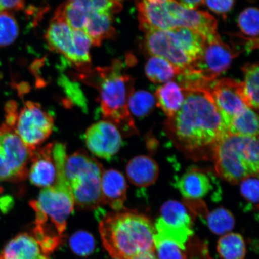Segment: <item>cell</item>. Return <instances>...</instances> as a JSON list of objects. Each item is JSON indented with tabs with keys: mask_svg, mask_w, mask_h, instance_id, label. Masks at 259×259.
Wrapping results in <instances>:
<instances>
[{
	"mask_svg": "<svg viewBox=\"0 0 259 259\" xmlns=\"http://www.w3.org/2000/svg\"><path fill=\"white\" fill-rule=\"evenodd\" d=\"M185 100L167 119L168 134L177 147L193 158H212L213 150L227 134L210 90H184Z\"/></svg>",
	"mask_w": 259,
	"mask_h": 259,
	"instance_id": "6da1fadb",
	"label": "cell"
},
{
	"mask_svg": "<svg viewBox=\"0 0 259 259\" xmlns=\"http://www.w3.org/2000/svg\"><path fill=\"white\" fill-rule=\"evenodd\" d=\"M122 67L121 61L116 60L111 66L91 70L78 76L99 90L100 109L105 120L115 125L121 135L129 136L138 134L128 105L134 92L135 80L122 73Z\"/></svg>",
	"mask_w": 259,
	"mask_h": 259,
	"instance_id": "7a4b0ae2",
	"label": "cell"
},
{
	"mask_svg": "<svg viewBox=\"0 0 259 259\" xmlns=\"http://www.w3.org/2000/svg\"><path fill=\"white\" fill-rule=\"evenodd\" d=\"M99 231L103 246L114 259H132L154 251V227L150 220L133 211L107 213L101 219Z\"/></svg>",
	"mask_w": 259,
	"mask_h": 259,
	"instance_id": "3957f363",
	"label": "cell"
},
{
	"mask_svg": "<svg viewBox=\"0 0 259 259\" xmlns=\"http://www.w3.org/2000/svg\"><path fill=\"white\" fill-rule=\"evenodd\" d=\"M258 137L226 134L217 144L212 155L217 174L237 184L245 178L258 176Z\"/></svg>",
	"mask_w": 259,
	"mask_h": 259,
	"instance_id": "277c9868",
	"label": "cell"
},
{
	"mask_svg": "<svg viewBox=\"0 0 259 259\" xmlns=\"http://www.w3.org/2000/svg\"><path fill=\"white\" fill-rule=\"evenodd\" d=\"M205 38L188 28L152 30L146 32L145 47L152 56L169 61L181 72L198 59L205 48Z\"/></svg>",
	"mask_w": 259,
	"mask_h": 259,
	"instance_id": "5b68a950",
	"label": "cell"
},
{
	"mask_svg": "<svg viewBox=\"0 0 259 259\" xmlns=\"http://www.w3.org/2000/svg\"><path fill=\"white\" fill-rule=\"evenodd\" d=\"M104 171L102 165L84 150L67 157L65 177L74 204L79 208L91 210L102 205L101 180Z\"/></svg>",
	"mask_w": 259,
	"mask_h": 259,
	"instance_id": "8992f818",
	"label": "cell"
},
{
	"mask_svg": "<svg viewBox=\"0 0 259 259\" xmlns=\"http://www.w3.org/2000/svg\"><path fill=\"white\" fill-rule=\"evenodd\" d=\"M30 205L35 212L34 228L44 234L64 237L68 218L74 202L66 178L57 180L54 185L41 190L37 200Z\"/></svg>",
	"mask_w": 259,
	"mask_h": 259,
	"instance_id": "52a82bcc",
	"label": "cell"
},
{
	"mask_svg": "<svg viewBox=\"0 0 259 259\" xmlns=\"http://www.w3.org/2000/svg\"><path fill=\"white\" fill-rule=\"evenodd\" d=\"M31 154L15 130L3 124L0 127V181L25 180Z\"/></svg>",
	"mask_w": 259,
	"mask_h": 259,
	"instance_id": "ba28073f",
	"label": "cell"
},
{
	"mask_svg": "<svg viewBox=\"0 0 259 259\" xmlns=\"http://www.w3.org/2000/svg\"><path fill=\"white\" fill-rule=\"evenodd\" d=\"M238 55L234 48L223 42L220 37L206 41L201 55L184 69L193 78L212 87L217 78L228 70Z\"/></svg>",
	"mask_w": 259,
	"mask_h": 259,
	"instance_id": "9c48e42d",
	"label": "cell"
},
{
	"mask_svg": "<svg viewBox=\"0 0 259 259\" xmlns=\"http://www.w3.org/2000/svg\"><path fill=\"white\" fill-rule=\"evenodd\" d=\"M67 157L66 146L60 142L35 149L28 174L31 183L44 189L54 186L58 177L64 174Z\"/></svg>",
	"mask_w": 259,
	"mask_h": 259,
	"instance_id": "30bf717a",
	"label": "cell"
},
{
	"mask_svg": "<svg viewBox=\"0 0 259 259\" xmlns=\"http://www.w3.org/2000/svg\"><path fill=\"white\" fill-rule=\"evenodd\" d=\"M53 115L37 103L28 101L18 113L14 130L32 153L53 132Z\"/></svg>",
	"mask_w": 259,
	"mask_h": 259,
	"instance_id": "8fae6325",
	"label": "cell"
},
{
	"mask_svg": "<svg viewBox=\"0 0 259 259\" xmlns=\"http://www.w3.org/2000/svg\"><path fill=\"white\" fill-rule=\"evenodd\" d=\"M192 227V219L186 207L176 200H169L161 207L154 228L155 234L172 239L185 247L193 235Z\"/></svg>",
	"mask_w": 259,
	"mask_h": 259,
	"instance_id": "7c38bea8",
	"label": "cell"
},
{
	"mask_svg": "<svg viewBox=\"0 0 259 259\" xmlns=\"http://www.w3.org/2000/svg\"><path fill=\"white\" fill-rule=\"evenodd\" d=\"M210 93L228 134L233 119L248 107L243 99L242 82L231 78L216 80Z\"/></svg>",
	"mask_w": 259,
	"mask_h": 259,
	"instance_id": "4fadbf2b",
	"label": "cell"
},
{
	"mask_svg": "<svg viewBox=\"0 0 259 259\" xmlns=\"http://www.w3.org/2000/svg\"><path fill=\"white\" fill-rule=\"evenodd\" d=\"M84 139L91 153L104 159L111 158L120 150L122 145L120 132L112 123L106 120L90 126Z\"/></svg>",
	"mask_w": 259,
	"mask_h": 259,
	"instance_id": "5bb4252c",
	"label": "cell"
},
{
	"mask_svg": "<svg viewBox=\"0 0 259 259\" xmlns=\"http://www.w3.org/2000/svg\"><path fill=\"white\" fill-rule=\"evenodd\" d=\"M215 182V177L206 171L192 167L176 178L175 186L184 198L196 201L208 195L213 189Z\"/></svg>",
	"mask_w": 259,
	"mask_h": 259,
	"instance_id": "9a60e30c",
	"label": "cell"
},
{
	"mask_svg": "<svg viewBox=\"0 0 259 259\" xmlns=\"http://www.w3.org/2000/svg\"><path fill=\"white\" fill-rule=\"evenodd\" d=\"M45 38L51 50L62 54L73 64L75 57L73 30L63 19L54 16Z\"/></svg>",
	"mask_w": 259,
	"mask_h": 259,
	"instance_id": "2e32d148",
	"label": "cell"
},
{
	"mask_svg": "<svg viewBox=\"0 0 259 259\" xmlns=\"http://www.w3.org/2000/svg\"><path fill=\"white\" fill-rule=\"evenodd\" d=\"M127 185L124 176L118 170L103 171L101 180L102 205H107L115 210L124 209L127 198Z\"/></svg>",
	"mask_w": 259,
	"mask_h": 259,
	"instance_id": "e0dca14e",
	"label": "cell"
},
{
	"mask_svg": "<svg viewBox=\"0 0 259 259\" xmlns=\"http://www.w3.org/2000/svg\"><path fill=\"white\" fill-rule=\"evenodd\" d=\"M0 259H52L33 236L27 233L16 235L0 254Z\"/></svg>",
	"mask_w": 259,
	"mask_h": 259,
	"instance_id": "ac0fdd59",
	"label": "cell"
},
{
	"mask_svg": "<svg viewBox=\"0 0 259 259\" xmlns=\"http://www.w3.org/2000/svg\"><path fill=\"white\" fill-rule=\"evenodd\" d=\"M159 168L156 161L147 155H138L128 162L126 174L131 183L138 187L153 185L157 181Z\"/></svg>",
	"mask_w": 259,
	"mask_h": 259,
	"instance_id": "d6986e66",
	"label": "cell"
},
{
	"mask_svg": "<svg viewBox=\"0 0 259 259\" xmlns=\"http://www.w3.org/2000/svg\"><path fill=\"white\" fill-rule=\"evenodd\" d=\"M238 33L231 34L244 45L243 51L250 52L258 48V10L248 8L238 16Z\"/></svg>",
	"mask_w": 259,
	"mask_h": 259,
	"instance_id": "ffe728a7",
	"label": "cell"
},
{
	"mask_svg": "<svg viewBox=\"0 0 259 259\" xmlns=\"http://www.w3.org/2000/svg\"><path fill=\"white\" fill-rule=\"evenodd\" d=\"M154 97L156 105L169 119L172 118L183 106L185 93L179 83L169 81L158 87Z\"/></svg>",
	"mask_w": 259,
	"mask_h": 259,
	"instance_id": "44dd1931",
	"label": "cell"
},
{
	"mask_svg": "<svg viewBox=\"0 0 259 259\" xmlns=\"http://www.w3.org/2000/svg\"><path fill=\"white\" fill-rule=\"evenodd\" d=\"M83 31L88 35L93 45L100 46L103 40L115 37L116 31L113 27L112 16L90 12Z\"/></svg>",
	"mask_w": 259,
	"mask_h": 259,
	"instance_id": "7402d4cb",
	"label": "cell"
},
{
	"mask_svg": "<svg viewBox=\"0 0 259 259\" xmlns=\"http://www.w3.org/2000/svg\"><path fill=\"white\" fill-rule=\"evenodd\" d=\"M90 12L89 0H76L60 5L54 16L63 19L73 30L83 31Z\"/></svg>",
	"mask_w": 259,
	"mask_h": 259,
	"instance_id": "603a6c76",
	"label": "cell"
},
{
	"mask_svg": "<svg viewBox=\"0 0 259 259\" xmlns=\"http://www.w3.org/2000/svg\"><path fill=\"white\" fill-rule=\"evenodd\" d=\"M258 63H247L242 67L244 80L242 82V93L245 104L252 109L258 108Z\"/></svg>",
	"mask_w": 259,
	"mask_h": 259,
	"instance_id": "cb8c5ba5",
	"label": "cell"
},
{
	"mask_svg": "<svg viewBox=\"0 0 259 259\" xmlns=\"http://www.w3.org/2000/svg\"><path fill=\"white\" fill-rule=\"evenodd\" d=\"M146 75L155 83L169 82L181 72L174 65L159 57L152 56L145 65Z\"/></svg>",
	"mask_w": 259,
	"mask_h": 259,
	"instance_id": "d4e9b609",
	"label": "cell"
},
{
	"mask_svg": "<svg viewBox=\"0 0 259 259\" xmlns=\"http://www.w3.org/2000/svg\"><path fill=\"white\" fill-rule=\"evenodd\" d=\"M228 134L241 137H258V119L253 109L246 108L233 119Z\"/></svg>",
	"mask_w": 259,
	"mask_h": 259,
	"instance_id": "484cf974",
	"label": "cell"
},
{
	"mask_svg": "<svg viewBox=\"0 0 259 259\" xmlns=\"http://www.w3.org/2000/svg\"><path fill=\"white\" fill-rule=\"evenodd\" d=\"M218 251L223 259H244L245 244L241 235L229 233L219 239Z\"/></svg>",
	"mask_w": 259,
	"mask_h": 259,
	"instance_id": "4316f807",
	"label": "cell"
},
{
	"mask_svg": "<svg viewBox=\"0 0 259 259\" xmlns=\"http://www.w3.org/2000/svg\"><path fill=\"white\" fill-rule=\"evenodd\" d=\"M206 224L215 234L223 235L229 234L234 228L235 220L229 210L222 207L207 215Z\"/></svg>",
	"mask_w": 259,
	"mask_h": 259,
	"instance_id": "83f0119b",
	"label": "cell"
},
{
	"mask_svg": "<svg viewBox=\"0 0 259 259\" xmlns=\"http://www.w3.org/2000/svg\"><path fill=\"white\" fill-rule=\"evenodd\" d=\"M130 112L138 118H144L153 111L156 105L155 97L147 91L134 92L128 100Z\"/></svg>",
	"mask_w": 259,
	"mask_h": 259,
	"instance_id": "f1b7e54d",
	"label": "cell"
},
{
	"mask_svg": "<svg viewBox=\"0 0 259 259\" xmlns=\"http://www.w3.org/2000/svg\"><path fill=\"white\" fill-rule=\"evenodd\" d=\"M185 250L176 241L155 234L154 252L157 259H187Z\"/></svg>",
	"mask_w": 259,
	"mask_h": 259,
	"instance_id": "f546056e",
	"label": "cell"
},
{
	"mask_svg": "<svg viewBox=\"0 0 259 259\" xmlns=\"http://www.w3.org/2000/svg\"><path fill=\"white\" fill-rule=\"evenodd\" d=\"M18 35L19 26L14 15L9 12L0 13V47L12 44Z\"/></svg>",
	"mask_w": 259,
	"mask_h": 259,
	"instance_id": "4dcf8cb0",
	"label": "cell"
},
{
	"mask_svg": "<svg viewBox=\"0 0 259 259\" xmlns=\"http://www.w3.org/2000/svg\"><path fill=\"white\" fill-rule=\"evenodd\" d=\"M69 244L74 253L86 256L93 253L96 248L95 239L90 233L80 231L71 236Z\"/></svg>",
	"mask_w": 259,
	"mask_h": 259,
	"instance_id": "1f68e13d",
	"label": "cell"
},
{
	"mask_svg": "<svg viewBox=\"0 0 259 259\" xmlns=\"http://www.w3.org/2000/svg\"><path fill=\"white\" fill-rule=\"evenodd\" d=\"M240 192L247 202L246 208L249 210L258 209V176L245 178L240 182Z\"/></svg>",
	"mask_w": 259,
	"mask_h": 259,
	"instance_id": "d6a6232c",
	"label": "cell"
},
{
	"mask_svg": "<svg viewBox=\"0 0 259 259\" xmlns=\"http://www.w3.org/2000/svg\"><path fill=\"white\" fill-rule=\"evenodd\" d=\"M59 84L61 87H62L65 93L66 94L68 98L71 100V102L80 108L86 109L85 97L76 83L72 82L66 76L63 75L60 77Z\"/></svg>",
	"mask_w": 259,
	"mask_h": 259,
	"instance_id": "836d02e7",
	"label": "cell"
},
{
	"mask_svg": "<svg viewBox=\"0 0 259 259\" xmlns=\"http://www.w3.org/2000/svg\"><path fill=\"white\" fill-rule=\"evenodd\" d=\"M91 12L113 16L121 11L120 2L116 0H89Z\"/></svg>",
	"mask_w": 259,
	"mask_h": 259,
	"instance_id": "e575fe53",
	"label": "cell"
},
{
	"mask_svg": "<svg viewBox=\"0 0 259 259\" xmlns=\"http://www.w3.org/2000/svg\"><path fill=\"white\" fill-rule=\"evenodd\" d=\"M234 3L235 0H203V3L210 11L222 15L225 18L234 6Z\"/></svg>",
	"mask_w": 259,
	"mask_h": 259,
	"instance_id": "d590c367",
	"label": "cell"
},
{
	"mask_svg": "<svg viewBox=\"0 0 259 259\" xmlns=\"http://www.w3.org/2000/svg\"><path fill=\"white\" fill-rule=\"evenodd\" d=\"M25 0H0V9L2 12L19 11L23 9Z\"/></svg>",
	"mask_w": 259,
	"mask_h": 259,
	"instance_id": "8d00e7d4",
	"label": "cell"
},
{
	"mask_svg": "<svg viewBox=\"0 0 259 259\" xmlns=\"http://www.w3.org/2000/svg\"><path fill=\"white\" fill-rule=\"evenodd\" d=\"M14 205V200L10 196H5L0 198V210L3 213H6Z\"/></svg>",
	"mask_w": 259,
	"mask_h": 259,
	"instance_id": "74e56055",
	"label": "cell"
},
{
	"mask_svg": "<svg viewBox=\"0 0 259 259\" xmlns=\"http://www.w3.org/2000/svg\"><path fill=\"white\" fill-rule=\"evenodd\" d=\"M184 7L189 9H196L203 3V0H180Z\"/></svg>",
	"mask_w": 259,
	"mask_h": 259,
	"instance_id": "f35d334b",
	"label": "cell"
},
{
	"mask_svg": "<svg viewBox=\"0 0 259 259\" xmlns=\"http://www.w3.org/2000/svg\"><path fill=\"white\" fill-rule=\"evenodd\" d=\"M132 259H157V258L154 251H150L139 254Z\"/></svg>",
	"mask_w": 259,
	"mask_h": 259,
	"instance_id": "ab89813d",
	"label": "cell"
},
{
	"mask_svg": "<svg viewBox=\"0 0 259 259\" xmlns=\"http://www.w3.org/2000/svg\"><path fill=\"white\" fill-rule=\"evenodd\" d=\"M2 191H3V190H2V188L0 187V193H1L2 192Z\"/></svg>",
	"mask_w": 259,
	"mask_h": 259,
	"instance_id": "60d3db41",
	"label": "cell"
},
{
	"mask_svg": "<svg viewBox=\"0 0 259 259\" xmlns=\"http://www.w3.org/2000/svg\"><path fill=\"white\" fill-rule=\"evenodd\" d=\"M116 1H118L119 2H120L121 1H122V0H116Z\"/></svg>",
	"mask_w": 259,
	"mask_h": 259,
	"instance_id": "b9f144b4",
	"label": "cell"
},
{
	"mask_svg": "<svg viewBox=\"0 0 259 259\" xmlns=\"http://www.w3.org/2000/svg\"><path fill=\"white\" fill-rule=\"evenodd\" d=\"M2 12H3L2 11L1 9H0V13H2Z\"/></svg>",
	"mask_w": 259,
	"mask_h": 259,
	"instance_id": "7bdbcfd3",
	"label": "cell"
},
{
	"mask_svg": "<svg viewBox=\"0 0 259 259\" xmlns=\"http://www.w3.org/2000/svg\"><path fill=\"white\" fill-rule=\"evenodd\" d=\"M70 1H76V0H70Z\"/></svg>",
	"mask_w": 259,
	"mask_h": 259,
	"instance_id": "ee69618b",
	"label": "cell"
}]
</instances>
